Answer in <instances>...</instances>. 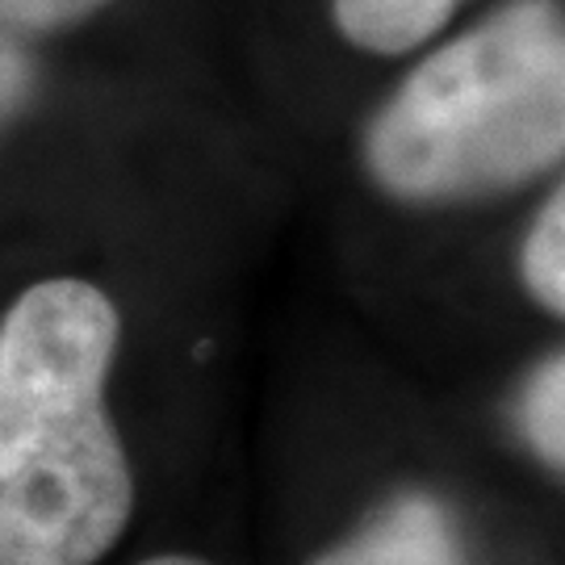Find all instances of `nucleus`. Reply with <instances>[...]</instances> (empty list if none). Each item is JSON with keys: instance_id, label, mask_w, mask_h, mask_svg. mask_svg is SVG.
Wrapping results in <instances>:
<instances>
[{"instance_id": "1", "label": "nucleus", "mask_w": 565, "mask_h": 565, "mask_svg": "<svg viewBox=\"0 0 565 565\" xmlns=\"http://www.w3.org/2000/svg\"><path fill=\"white\" fill-rule=\"evenodd\" d=\"M114 298L81 277L30 285L0 319V565H97L135 515V469L105 390Z\"/></svg>"}, {"instance_id": "2", "label": "nucleus", "mask_w": 565, "mask_h": 565, "mask_svg": "<svg viewBox=\"0 0 565 565\" xmlns=\"http://www.w3.org/2000/svg\"><path fill=\"white\" fill-rule=\"evenodd\" d=\"M565 151V21L557 0H511L427 55L377 109L364 168L406 205L494 198Z\"/></svg>"}, {"instance_id": "3", "label": "nucleus", "mask_w": 565, "mask_h": 565, "mask_svg": "<svg viewBox=\"0 0 565 565\" xmlns=\"http://www.w3.org/2000/svg\"><path fill=\"white\" fill-rule=\"evenodd\" d=\"M310 565H469L457 515L436 494L406 490L373 507L343 541Z\"/></svg>"}, {"instance_id": "4", "label": "nucleus", "mask_w": 565, "mask_h": 565, "mask_svg": "<svg viewBox=\"0 0 565 565\" xmlns=\"http://www.w3.org/2000/svg\"><path fill=\"white\" fill-rule=\"evenodd\" d=\"M465 0H335V25L369 55H406L440 34Z\"/></svg>"}, {"instance_id": "5", "label": "nucleus", "mask_w": 565, "mask_h": 565, "mask_svg": "<svg viewBox=\"0 0 565 565\" xmlns=\"http://www.w3.org/2000/svg\"><path fill=\"white\" fill-rule=\"evenodd\" d=\"M520 277L541 310L562 319L565 310V193L557 189L520 247Z\"/></svg>"}, {"instance_id": "6", "label": "nucleus", "mask_w": 565, "mask_h": 565, "mask_svg": "<svg viewBox=\"0 0 565 565\" xmlns=\"http://www.w3.org/2000/svg\"><path fill=\"white\" fill-rule=\"evenodd\" d=\"M520 427L532 452L562 473L565 465V361L562 352H548L545 361L532 369L520 394Z\"/></svg>"}, {"instance_id": "7", "label": "nucleus", "mask_w": 565, "mask_h": 565, "mask_svg": "<svg viewBox=\"0 0 565 565\" xmlns=\"http://www.w3.org/2000/svg\"><path fill=\"white\" fill-rule=\"evenodd\" d=\"M109 0H0V30H25V34H51L76 21L102 13Z\"/></svg>"}, {"instance_id": "8", "label": "nucleus", "mask_w": 565, "mask_h": 565, "mask_svg": "<svg viewBox=\"0 0 565 565\" xmlns=\"http://www.w3.org/2000/svg\"><path fill=\"white\" fill-rule=\"evenodd\" d=\"M34 84H39L34 60H30L18 42L0 30V135H4V126L30 105Z\"/></svg>"}, {"instance_id": "9", "label": "nucleus", "mask_w": 565, "mask_h": 565, "mask_svg": "<svg viewBox=\"0 0 565 565\" xmlns=\"http://www.w3.org/2000/svg\"><path fill=\"white\" fill-rule=\"evenodd\" d=\"M139 565H210V562H202V557H189V553H160V557L139 562Z\"/></svg>"}]
</instances>
